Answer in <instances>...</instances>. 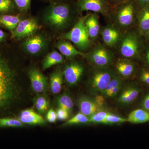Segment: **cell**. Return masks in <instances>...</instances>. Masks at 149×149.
<instances>
[{
    "mask_svg": "<svg viewBox=\"0 0 149 149\" xmlns=\"http://www.w3.org/2000/svg\"><path fill=\"white\" fill-rule=\"evenodd\" d=\"M57 119L60 120H65L68 119L69 117V112L67 110L62 108H58L56 111Z\"/></svg>",
    "mask_w": 149,
    "mask_h": 149,
    "instance_id": "cell-34",
    "label": "cell"
},
{
    "mask_svg": "<svg viewBox=\"0 0 149 149\" xmlns=\"http://www.w3.org/2000/svg\"><path fill=\"white\" fill-rule=\"evenodd\" d=\"M139 26L141 31L146 33L149 29V6L144 7L139 16Z\"/></svg>",
    "mask_w": 149,
    "mask_h": 149,
    "instance_id": "cell-23",
    "label": "cell"
},
{
    "mask_svg": "<svg viewBox=\"0 0 149 149\" xmlns=\"http://www.w3.org/2000/svg\"><path fill=\"white\" fill-rule=\"evenodd\" d=\"M146 34L147 37H148L149 39V29L148 30V32H146Z\"/></svg>",
    "mask_w": 149,
    "mask_h": 149,
    "instance_id": "cell-42",
    "label": "cell"
},
{
    "mask_svg": "<svg viewBox=\"0 0 149 149\" xmlns=\"http://www.w3.org/2000/svg\"><path fill=\"white\" fill-rule=\"evenodd\" d=\"M45 44L44 39L40 35H35L28 38L24 43V47L27 52L36 54L40 52Z\"/></svg>",
    "mask_w": 149,
    "mask_h": 149,
    "instance_id": "cell-14",
    "label": "cell"
},
{
    "mask_svg": "<svg viewBox=\"0 0 149 149\" xmlns=\"http://www.w3.org/2000/svg\"><path fill=\"white\" fill-rule=\"evenodd\" d=\"M114 76L113 73L108 70L103 68L96 70L91 79V88L95 92L102 93Z\"/></svg>",
    "mask_w": 149,
    "mask_h": 149,
    "instance_id": "cell-6",
    "label": "cell"
},
{
    "mask_svg": "<svg viewBox=\"0 0 149 149\" xmlns=\"http://www.w3.org/2000/svg\"><path fill=\"white\" fill-rule=\"evenodd\" d=\"M18 119L24 124L43 125L46 123L45 119L32 109L22 111L19 113Z\"/></svg>",
    "mask_w": 149,
    "mask_h": 149,
    "instance_id": "cell-12",
    "label": "cell"
},
{
    "mask_svg": "<svg viewBox=\"0 0 149 149\" xmlns=\"http://www.w3.org/2000/svg\"><path fill=\"white\" fill-rule=\"evenodd\" d=\"M120 4L117 12V21L120 26L128 27L133 23L134 19V6L129 0Z\"/></svg>",
    "mask_w": 149,
    "mask_h": 149,
    "instance_id": "cell-11",
    "label": "cell"
},
{
    "mask_svg": "<svg viewBox=\"0 0 149 149\" xmlns=\"http://www.w3.org/2000/svg\"><path fill=\"white\" fill-rule=\"evenodd\" d=\"M20 21L18 17L13 15H4L0 17V23L10 30H13Z\"/></svg>",
    "mask_w": 149,
    "mask_h": 149,
    "instance_id": "cell-25",
    "label": "cell"
},
{
    "mask_svg": "<svg viewBox=\"0 0 149 149\" xmlns=\"http://www.w3.org/2000/svg\"><path fill=\"white\" fill-rule=\"evenodd\" d=\"M85 26L90 39H96L99 35L100 30L98 17L95 13L88 15L85 19Z\"/></svg>",
    "mask_w": 149,
    "mask_h": 149,
    "instance_id": "cell-15",
    "label": "cell"
},
{
    "mask_svg": "<svg viewBox=\"0 0 149 149\" xmlns=\"http://www.w3.org/2000/svg\"><path fill=\"white\" fill-rule=\"evenodd\" d=\"M127 121V119L123 118L115 115L114 114L109 113L105 118L103 124H115L117 123H123Z\"/></svg>",
    "mask_w": 149,
    "mask_h": 149,
    "instance_id": "cell-28",
    "label": "cell"
},
{
    "mask_svg": "<svg viewBox=\"0 0 149 149\" xmlns=\"http://www.w3.org/2000/svg\"><path fill=\"white\" fill-rule=\"evenodd\" d=\"M15 5L22 10H27L30 7L31 0H13Z\"/></svg>",
    "mask_w": 149,
    "mask_h": 149,
    "instance_id": "cell-33",
    "label": "cell"
},
{
    "mask_svg": "<svg viewBox=\"0 0 149 149\" xmlns=\"http://www.w3.org/2000/svg\"><path fill=\"white\" fill-rule=\"evenodd\" d=\"M33 102L43 107L47 111L49 107V103L48 99L42 95H38L35 97L33 100Z\"/></svg>",
    "mask_w": 149,
    "mask_h": 149,
    "instance_id": "cell-32",
    "label": "cell"
},
{
    "mask_svg": "<svg viewBox=\"0 0 149 149\" xmlns=\"http://www.w3.org/2000/svg\"><path fill=\"white\" fill-rule=\"evenodd\" d=\"M111 1L114 5H117L120 4L122 3L125 2L128 0H111Z\"/></svg>",
    "mask_w": 149,
    "mask_h": 149,
    "instance_id": "cell-39",
    "label": "cell"
},
{
    "mask_svg": "<svg viewBox=\"0 0 149 149\" xmlns=\"http://www.w3.org/2000/svg\"><path fill=\"white\" fill-rule=\"evenodd\" d=\"M147 60H148V62L149 63V50L148 51V53H147Z\"/></svg>",
    "mask_w": 149,
    "mask_h": 149,
    "instance_id": "cell-41",
    "label": "cell"
},
{
    "mask_svg": "<svg viewBox=\"0 0 149 149\" xmlns=\"http://www.w3.org/2000/svg\"><path fill=\"white\" fill-rule=\"evenodd\" d=\"M90 118L88 116L79 112L64 123L65 125H71L76 124H86L90 123Z\"/></svg>",
    "mask_w": 149,
    "mask_h": 149,
    "instance_id": "cell-26",
    "label": "cell"
},
{
    "mask_svg": "<svg viewBox=\"0 0 149 149\" xmlns=\"http://www.w3.org/2000/svg\"><path fill=\"white\" fill-rule=\"evenodd\" d=\"M109 113L104 111L97 112L89 118L90 122L95 123H102Z\"/></svg>",
    "mask_w": 149,
    "mask_h": 149,
    "instance_id": "cell-29",
    "label": "cell"
},
{
    "mask_svg": "<svg viewBox=\"0 0 149 149\" xmlns=\"http://www.w3.org/2000/svg\"><path fill=\"white\" fill-rule=\"evenodd\" d=\"M5 37V34L3 32L2 30L0 29V41L3 40Z\"/></svg>",
    "mask_w": 149,
    "mask_h": 149,
    "instance_id": "cell-40",
    "label": "cell"
},
{
    "mask_svg": "<svg viewBox=\"0 0 149 149\" xmlns=\"http://www.w3.org/2000/svg\"><path fill=\"white\" fill-rule=\"evenodd\" d=\"M127 120L128 122L134 124L149 122V112L143 109L135 110L129 114Z\"/></svg>",
    "mask_w": 149,
    "mask_h": 149,
    "instance_id": "cell-20",
    "label": "cell"
},
{
    "mask_svg": "<svg viewBox=\"0 0 149 149\" xmlns=\"http://www.w3.org/2000/svg\"><path fill=\"white\" fill-rule=\"evenodd\" d=\"M56 103L58 107L66 110L70 113L72 112L74 106L71 97L67 94L58 96L56 99Z\"/></svg>",
    "mask_w": 149,
    "mask_h": 149,
    "instance_id": "cell-24",
    "label": "cell"
},
{
    "mask_svg": "<svg viewBox=\"0 0 149 149\" xmlns=\"http://www.w3.org/2000/svg\"><path fill=\"white\" fill-rule=\"evenodd\" d=\"M103 41L106 45L112 47L118 42L120 37L119 32L111 27H106L102 32Z\"/></svg>",
    "mask_w": 149,
    "mask_h": 149,
    "instance_id": "cell-18",
    "label": "cell"
},
{
    "mask_svg": "<svg viewBox=\"0 0 149 149\" xmlns=\"http://www.w3.org/2000/svg\"><path fill=\"white\" fill-rule=\"evenodd\" d=\"M57 48L61 53L68 58H72L77 56H85L83 53L77 50L71 43L67 41H62L57 45Z\"/></svg>",
    "mask_w": 149,
    "mask_h": 149,
    "instance_id": "cell-16",
    "label": "cell"
},
{
    "mask_svg": "<svg viewBox=\"0 0 149 149\" xmlns=\"http://www.w3.org/2000/svg\"><path fill=\"white\" fill-rule=\"evenodd\" d=\"M20 91L16 72L0 54V115L10 111L19 99Z\"/></svg>",
    "mask_w": 149,
    "mask_h": 149,
    "instance_id": "cell-1",
    "label": "cell"
},
{
    "mask_svg": "<svg viewBox=\"0 0 149 149\" xmlns=\"http://www.w3.org/2000/svg\"><path fill=\"white\" fill-rule=\"evenodd\" d=\"M141 80L144 83L149 84V72L144 70L141 73Z\"/></svg>",
    "mask_w": 149,
    "mask_h": 149,
    "instance_id": "cell-36",
    "label": "cell"
},
{
    "mask_svg": "<svg viewBox=\"0 0 149 149\" xmlns=\"http://www.w3.org/2000/svg\"><path fill=\"white\" fill-rule=\"evenodd\" d=\"M38 28L37 22L33 19L21 20L13 31L12 38L20 39L32 35Z\"/></svg>",
    "mask_w": 149,
    "mask_h": 149,
    "instance_id": "cell-10",
    "label": "cell"
},
{
    "mask_svg": "<svg viewBox=\"0 0 149 149\" xmlns=\"http://www.w3.org/2000/svg\"><path fill=\"white\" fill-rule=\"evenodd\" d=\"M136 1L143 7L149 4V0H136Z\"/></svg>",
    "mask_w": 149,
    "mask_h": 149,
    "instance_id": "cell-38",
    "label": "cell"
},
{
    "mask_svg": "<svg viewBox=\"0 0 149 149\" xmlns=\"http://www.w3.org/2000/svg\"><path fill=\"white\" fill-rule=\"evenodd\" d=\"M49 1H58V0H49Z\"/></svg>",
    "mask_w": 149,
    "mask_h": 149,
    "instance_id": "cell-43",
    "label": "cell"
},
{
    "mask_svg": "<svg viewBox=\"0 0 149 149\" xmlns=\"http://www.w3.org/2000/svg\"><path fill=\"white\" fill-rule=\"evenodd\" d=\"M47 13L46 21L52 26L61 29L66 26L69 21L70 8L66 4L55 3L50 7Z\"/></svg>",
    "mask_w": 149,
    "mask_h": 149,
    "instance_id": "cell-3",
    "label": "cell"
},
{
    "mask_svg": "<svg viewBox=\"0 0 149 149\" xmlns=\"http://www.w3.org/2000/svg\"><path fill=\"white\" fill-rule=\"evenodd\" d=\"M1 118H0V121H1Z\"/></svg>",
    "mask_w": 149,
    "mask_h": 149,
    "instance_id": "cell-44",
    "label": "cell"
},
{
    "mask_svg": "<svg viewBox=\"0 0 149 149\" xmlns=\"http://www.w3.org/2000/svg\"><path fill=\"white\" fill-rule=\"evenodd\" d=\"M63 80V73L60 70L53 72L50 76V88L52 93L57 95L61 92Z\"/></svg>",
    "mask_w": 149,
    "mask_h": 149,
    "instance_id": "cell-19",
    "label": "cell"
},
{
    "mask_svg": "<svg viewBox=\"0 0 149 149\" xmlns=\"http://www.w3.org/2000/svg\"><path fill=\"white\" fill-rule=\"evenodd\" d=\"M77 106L80 112L90 118L97 112L98 109L95 100L86 96H81L77 100Z\"/></svg>",
    "mask_w": 149,
    "mask_h": 149,
    "instance_id": "cell-13",
    "label": "cell"
},
{
    "mask_svg": "<svg viewBox=\"0 0 149 149\" xmlns=\"http://www.w3.org/2000/svg\"><path fill=\"white\" fill-rule=\"evenodd\" d=\"M83 71V66L76 62H72L66 65L63 70V75L68 85L71 86L77 85Z\"/></svg>",
    "mask_w": 149,
    "mask_h": 149,
    "instance_id": "cell-9",
    "label": "cell"
},
{
    "mask_svg": "<svg viewBox=\"0 0 149 149\" xmlns=\"http://www.w3.org/2000/svg\"><path fill=\"white\" fill-rule=\"evenodd\" d=\"M64 61V59L61 54L53 51L48 54L43 60L42 69H47L56 65L63 63Z\"/></svg>",
    "mask_w": 149,
    "mask_h": 149,
    "instance_id": "cell-21",
    "label": "cell"
},
{
    "mask_svg": "<svg viewBox=\"0 0 149 149\" xmlns=\"http://www.w3.org/2000/svg\"><path fill=\"white\" fill-rule=\"evenodd\" d=\"M139 43L135 35L129 33L123 37L120 45V53L125 58H131L137 55Z\"/></svg>",
    "mask_w": 149,
    "mask_h": 149,
    "instance_id": "cell-8",
    "label": "cell"
},
{
    "mask_svg": "<svg viewBox=\"0 0 149 149\" xmlns=\"http://www.w3.org/2000/svg\"><path fill=\"white\" fill-rule=\"evenodd\" d=\"M143 106L145 109L149 111V94L144 99Z\"/></svg>",
    "mask_w": 149,
    "mask_h": 149,
    "instance_id": "cell-37",
    "label": "cell"
},
{
    "mask_svg": "<svg viewBox=\"0 0 149 149\" xmlns=\"http://www.w3.org/2000/svg\"><path fill=\"white\" fill-rule=\"evenodd\" d=\"M24 124L19 119L10 118H1L0 121V127L1 128H19L24 126Z\"/></svg>",
    "mask_w": 149,
    "mask_h": 149,
    "instance_id": "cell-27",
    "label": "cell"
},
{
    "mask_svg": "<svg viewBox=\"0 0 149 149\" xmlns=\"http://www.w3.org/2000/svg\"><path fill=\"white\" fill-rule=\"evenodd\" d=\"M116 67L118 73L123 77H130L135 70L133 63L127 59H119L116 62Z\"/></svg>",
    "mask_w": 149,
    "mask_h": 149,
    "instance_id": "cell-17",
    "label": "cell"
},
{
    "mask_svg": "<svg viewBox=\"0 0 149 149\" xmlns=\"http://www.w3.org/2000/svg\"><path fill=\"white\" fill-rule=\"evenodd\" d=\"M87 57L92 64L101 68L111 64L113 58L111 52L101 45L95 47L88 54Z\"/></svg>",
    "mask_w": 149,
    "mask_h": 149,
    "instance_id": "cell-4",
    "label": "cell"
},
{
    "mask_svg": "<svg viewBox=\"0 0 149 149\" xmlns=\"http://www.w3.org/2000/svg\"><path fill=\"white\" fill-rule=\"evenodd\" d=\"M139 95V91L133 87L125 88L120 94L118 98L120 103L127 104L134 101Z\"/></svg>",
    "mask_w": 149,
    "mask_h": 149,
    "instance_id": "cell-22",
    "label": "cell"
},
{
    "mask_svg": "<svg viewBox=\"0 0 149 149\" xmlns=\"http://www.w3.org/2000/svg\"><path fill=\"white\" fill-rule=\"evenodd\" d=\"M32 90L37 94L47 92L49 87L48 79L42 72L36 68H32L28 72Z\"/></svg>",
    "mask_w": 149,
    "mask_h": 149,
    "instance_id": "cell-7",
    "label": "cell"
},
{
    "mask_svg": "<svg viewBox=\"0 0 149 149\" xmlns=\"http://www.w3.org/2000/svg\"><path fill=\"white\" fill-rule=\"evenodd\" d=\"M87 15L79 19L71 30L63 36V39L72 42L81 51L87 50L92 45L85 24Z\"/></svg>",
    "mask_w": 149,
    "mask_h": 149,
    "instance_id": "cell-2",
    "label": "cell"
},
{
    "mask_svg": "<svg viewBox=\"0 0 149 149\" xmlns=\"http://www.w3.org/2000/svg\"><path fill=\"white\" fill-rule=\"evenodd\" d=\"M46 119L48 122L51 123H54L56 122L57 119L56 113L53 109H51L47 112Z\"/></svg>",
    "mask_w": 149,
    "mask_h": 149,
    "instance_id": "cell-35",
    "label": "cell"
},
{
    "mask_svg": "<svg viewBox=\"0 0 149 149\" xmlns=\"http://www.w3.org/2000/svg\"><path fill=\"white\" fill-rule=\"evenodd\" d=\"M15 5L13 0H0V13L8 12Z\"/></svg>",
    "mask_w": 149,
    "mask_h": 149,
    "instance_id": "cell-31",
    "label": "cell"
},
{
    "mask_svg": "<svg viewBox=\"0 0 149 149\" xmlns=\"http://www.w3.org/2000/svg\"><path fill=\"white\" fill-rule=\"evenodd\" d=\"M122 79L120 77L114 76L112 78L109 84L108 85L107 87L102 93L103 95H104L105 94L109 92L112 89L119 86V85H122Z\"/></svg>",
    "mask_w": 149,
    "mask_h": 149,
    "instance_id": "cell-30",
    "label": "cell"
},
{
    "mask_svg": "<svg viewBox=\"0 0 149 149\" xmlns=\"http://www.w3.org/2000/svg\"><path fill=\"white\" fill-rule=\"evenodd\" d=\"M76 5L79 11H91L102 15L108 13L111 7L108 0H77Z\"/></svg>",
    "mask_w": 149,
    "mask_h": 149,
    "instance_id": "cell-5",
    "label": "cell"
}]
</instances>
